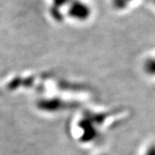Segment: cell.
<instances>
[{"label": "cell", "instance_id": "cell-1", "mask_svg": "<svg viewBox=\"0 0 155 155\" xmlns=\"http://www.w3.org/2000/svg\"><path fill=\"white\" fill-rule=\"evenodd\" d=\"M68 15L76 19L84 20L90 15V9L82 2L78 0H72V4L68 9Z\"/></svg>", "mask_w": 155, "mask_h": 155}, {"label": "cell", "instance_id": "cell-2", "mask_svg": "<svg viewBox=\"0 0 155 155\" xmlns=\"http://www.w3.org/2000/svg\"><path fill=\"white\" fill-rule=\"evenodd\" d=\"M72 0H53V5L50 8V14L56 20L61 21L62 19V13L61 9L62 6L69 4Z\"/></svg>", "mask_w": 155, "mask_h": 155}, {"label": "cell", "instance_id": "cell-3", "mask_svg": "<svg viewBox=\"0 0 155 155\" xmlns=\"http://www.w3.org/2000/svg\"><path fill=\"white\" fill-rule=\"evenodd\" d=\"M132 1V0H113L114 2V5L116 6L117 9H122L125 6L128 5V3Z\"/></svg>", "mask_w": 155, "mask_h": 155}]
</instances>
